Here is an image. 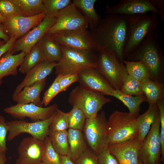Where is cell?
Instances as JSON below:
<instances>
[{"label":"cell","mask_w":164,"mask_h":164,"mask_svg":"<svg viewBox=\"0 0 164 164\" xmlns=\"http://www.w3.org/2000/svg\"><path fill=\"white\" fill-rule=\"evenodd\" d=\"M43 141L32 136L23 138L17 148L15 164H39L42 162Z\"/></svg>","instance_id":"cell-16"},{"label":"cell","mask_w":164,"mask_h":164,"mask_svg":"<svg viewBox=\"0 0 164 164\" xmlns=\"http://www.w3.org/2000/svg\"><path fill=\"white\" fill-rule=\"evenodd\" d=\"M39 42L45 61L57 62L60 60L62 56L61 46L51 35L46 34Z\"/></svg>","instance_id":"cell-26"},{"label":"cell","mask_w":164,"mask_h":164,"mask_svg":"<svg viewBox=\"0 0 164 164\" xmlns=\"http://www.w3.org/2000/svg\"><path fill=\"white\" fill-rule=\"evenodd\" d=\"M80 85L90 90L112 96L114 89L96 68L83 69L77 74Z\"/></svg>","instance_id":"cell-17"},{"label":"cell","mask_w":164,"mask_h":164,"mask_svg":"<svg viewBox=\"0 0 164 164\" xmlns=\"http://www.w3.org/2000/svg\"><path fill=\"white\" fill-rule=\"evenodd\" d=\"M56 15H46L43 20L36 27L16 40L11 51L28 53L33 46L46 34L54 24Z\"/></svg>","instance_id":"cell-13"},{"label":"cell","mask_w":164,"mask_h":164,"mask_svg":"<svg viewBox=\"0 0 164 164\" xmlns=\"http://www.w3.org/2000/svg\"><path fill=\"white\" fill-rule=\"evenodd\" d=\"M159 112L140 148L138 160L143 164H161V144Z\"/></svg>","instance_id":"cell-9"},{"label":"cell","mask_w":164,"mask_h":164,"mask_svg":"<svg viewBox=\"0 0 164 164\" xmlns=\"http://www.w3.org/2000/svg\"><path fill=\"white\" fill-rule=\"evenodd\" d=\"M7 160L6 153L0 152V164H5Z\"/></svg>","instance_id":"cell-49"},{"label":"cell","mask_w":164,"mask_h":164,"mask_svg":"<svg viewBox=\"0 0 164 164\" xmlns=\"http://www.w3.org/2000/svg\"><path fill=\"white\" fill-rule=\"evenodd\" d=\"M61 46L88 52L96 51L87 29L62 32L51 35Z\"/></svg>","instance_id":"cell-12"},{"label":"cell","mask_w":164,"mask_h":164,"mask_svg":"<svg viewBox=\"0 0 164 164\" xmlns=\"http://www.w3.org/2000/svg\"><path fill=\"white\" fill-rule=\"evenodd\" d=\"M39 164H46L45 163H44L43 162H41L40 163H39Z\"/></svg>","instance_id":"cell-53"},{"label":"cell","mask_w":164,"mask_h":164,"mask_svg":"<svg viewBox=\"0 0 164 164\" xmlns=\"http://www.w3.org/2000/svg\"><path fill=\"white\" fill-rule=\"evenodd\" d=\"M142 142L137 137L119 144L108 145L110 152L119 164H138V153Z\"/></svg>","instance_id":"cell-19"},{"label":"cell","mask_w":164,"mask_h":164,"mask_svg":"<svg viewBox=\"0 0 164 164\" xmlns=\"http://www.w3.org/2000/svg\"><path fill=\"white\" fill-rule=\"evenodd\" d=\"M46 78L35 83L33 85L24 87L13 100L18 104L32 103L42 107L40 94L45 85Z\"/></svg>","instance_id":"cell-21"},{"label":"cell","mask_w":164,"mask_h":164,"mask_svg":"<svg viewBox=\"0 0 164 164\" xmlns=\"http://www.w3.org/2000/svg\"><path fill=\"white\" fill-rule=\"evenodd\" d=\"M11 51L5 53L0 58V80L9 75H15L17 68L22 63L26 54L23 52L13 54Z\"/></svg>","instance_id":"cell-22"},{"label":"cell","mask_w":164,"mask_h":164,"mask_svg":"<svg viewBox=\"0 0 164 164\" xmlns=\"http://www.w3.org/2000/svg\"><path fill=\"white\" fill-rule=\"evenodd\" d=\"M102 93L86 89L80 85L70 92L69 103L73 107L80 109L87 118L96 117L97 113L105 104L112 101Z\"/></svg>","instance_id":"cell-6"},{"label":"cell","mask_w":164,"mask_h":164,"mask_svg":"<svg viewBox=\"0 0 164 164\" xmlns=\"http://www.w3.org/2000/svg\"><path fill=\"white\" fill-rule=\"evenodd\" d=\"M156 15L146 13L128 15V34L124 60L156 29L158 24Z\"/></svg>","instance_id":"cell-3"},{"label":"cell","mask_w":164,"mask_h":164,"mask_svg":"<svg viewBox=\"0 0 164 164\" xmlns=\"http://www.w3.org/2000/svg\"><path fill=\"white\" fill-rule=\"evenodd\" d=\"M67 133L70 149L69 157L74 162L84 152L88 145L82 131L68 128Z\"/></svg>","instance_id":"cell-23"},{"label":"cell","mask_w":164,"mask_h":164,"mask_svg":"<svg viewBox=\"0 0 164 164\" xmlns=\"http://www.w3.org/2000/svg\"><path fill=\"white\" fill-rule=\"evenodd\" d=\"M5 19L4 18L0 15V22H1L2 23H4L5 20Z\"/></svg>","instance_id":"cell-50"},{"label":"cell","mask_w":164,"mask_h":164,"mask_svg":"<svg viewBox=\"0 0 164 164\" xmlns=\"http://www.w3.org/2000/svg\"><path fill=\"white\" fill-rule=\"evenodd\" d=\"M8 128L5 118L0 114V152L6 153L8 148L6 146L7 135Z\"/></svg>","instance_id":"cell-42"},{"label":"cell","mask_w":164,"mask_h":164,"mask_svg":"<svg viewBox=\"0 0 164 164\" xmlns=\"http://www.w3.org/2000/svg\"><path fill=\"white\" fill-rule=\"evenodd\" d=\"M150 2L153 6L159 12L161 19L164 20V0H151Z\"/></svg>","instance_id":"cell-46"},{"label":"cell","mask_w":164,"mask_h":164,"mask_svg":"<svg viewBox=\"0 0 164 164\" xmlns=\"http://www.w3.org/2000/svg\"><path fill=\"white\" fill-rule=\"evenodd\" d=\"M106 11L108 14L126 15L146 14L148 12L157 15L159 13L150 0H121L114 5L107 6Z\"/></svg>","instance_id":"cell-15"},{"label":"cell","mask_w":164,"mask_h":164,"mask_svg":"<svg viewBox=\"0 0 164 164\" xmlns=\"http://www.w3.org/2000/svg\"><path fill=\"white\" fill-rule=\"evenodd\" d=\"M69 127V114L58 108L49 127V132L67 130Z\"/></svg>","instance_id":"cell-33"},{"label":"cell","mask_w":164,"mask_h":164,"mask_svg":"<svg viewBox=\"0 0 164 164\" xmlns=\"http://www.w3.org/2000/svg\"><path fill=\"white\" fill-rule=\"evenodd\" d=\"M61 75H58L53 83L44 93L42 104L47 106L53 99L59 93V81Z\"/></svg>","instance_id":"cell-39"},{"label":"cell","mask_w":164,"mask_h":164,"mask_svg":"<svg viewBox=\"0 0 164 164\" xmlns=\"http://www.w3.org/2000/svg\"><path fill=\"white\" fill-rule=\"evenodd\" d=\"M164 164V163H162V164Z\"/></svg>","instance_id":"cell-55"},{"label":"cell","mask_w":164,"mask_h":164,"mask_svg":"<svg viewBox=\"0 0 164 164\" xmlns=\"http://www.w3.org/2000/svg\"><path fill=\"white\" fill-rule=\"evenodd\" d=\"M62 56L55 67L57 75L77 74L88 68H96L97 55L88 52L61 46Z\"/></svg>","instance_id":"cell-5"},{"label":"cell","mask_w":164,"mask_h":164,"mask_svg":"<svg viewBox=\"0 0 164 164\" xmlns=\"http://www.w3.org/2000/svg\"><path fill=\"white\" fill-rule=\"evenodd\" d=\"M74 162L76 164H99L98 155L88 145Z\"/></svg>","instance_id":"cell-40"},{"label":"cell","mask_w":164,"mask_h":164,"mask_svg":"<svg viewBox=\"0 0 164 164\" xmlns=\"http://www.w3.org/2000/svg\"><path fill=\"white\" fill-rule=\"evenodd\" d=\"M136 118L128 112L114 111L108 120V145L137 138L138 130Z\"/></svg>","instance_id":"cell-4"},{"label":"cell","mask_w":164,"mask_h":164,"mask_svg":"<svg viewBox=\"0 0 164 164\" xmlns=\"http://www.w3.org/2000/svg\"><path fill=\"white\" fill-rule=\"evenodd\" d=\"M54 113L49 118L43 121L30 122L24 120H15L6 122L9 132L7 140L11 141L21 134L27 133L43 141L48 136L49 127Z\"/></svg>","instance_id":"cell-11"},{"label":"cell","mask_w":164,"mask_h":164,"mask_svg":"<svg viewBox=\"0 0 164 164\" xmlns=\"http://www.w3.org/2000/svg\"><path fill=\"white\" fill-rule=\"evenodd\" d=\"M58 109L56 104L43 108L32 103L18 104L5 108L4 111L16 118L27 117L33 121H43L50 117Z\"/></svg>","instance_id":"cell-14"},{"label":"cell","mask_w":164,"mask_h":164,"mask_svg":"<svg viewBox=\"0 0 164 164\" xmlns=\"http://www.w3.org/2000/svg\"><path fill=\"white\" fill-rule=\"evenodd\" d=\"M90 33L97 51L114 54L123 63L128 34V15L108 14L101 19Z\"/></svg>","instance_id":"cell-1"},{"label":"cell","mask_w":164,"mask_h":164,"mask_svg":"<svg viewBox=\"0 0 164 164\" xmlns=\"http://www.w3.org/2000/svg\"><path fill=\"white\" fill-rule=\"evenodd\" d=\"M56 21L48 30L47 34L51 35L62 32L86 30L88 22L73 2L59 11Z\"/></svg>","instance_id":"cell-10"},{"label":"cell","mask_w":164,"mask_h":164,"mask_svg":"<svg viewBox=\"0 0 164 164\" xmlns=\"http://www.w3.org/2000/svg\"><path fill=\"white\" fill-rule=\"evenodd\" d=\"M10 38V37L6 32L3 24L0 22V39H2L6 43Z\"/></svg>","instance_id":"cell-47"},{"label":"cell","mask_w":164,"mask_h":164,"mask_svg":"<svg viewBox=\"0 0 164 164\" xmlns=\"http://www.w3.org/2000/svg\"><path fill=\"white\" fill-rule=\"evenodd\" d=\"M159 112L160 120V134L161 144V160L164 159V99L159 100L156 103Z\"/></svg>","instance_id":"cell-41"},{"label":"cell","mask_w":164,"mask_h":164,"mask_svg":"<svg viewBox=\"0 0 164 164\" xmlns=\"http://www.w3.org/2000/svg\"><path fill=\"white\" fill-rule=\"evenodd\" d=\"M2 80H0V86L2 84Z\"/></svg>","instance_id":"cell-54"},{"label":"cell","mask_w":164,"mask_h":164,"mask_svg":"<svg viewBox=\"0 0 164 164\" xmlns=\"http://www.w3.org/2000/svg\"><path fill=\"white\" fill-rule=\"evenodd\" d=\"M138 164H143L140 161H138Z\"/></svg>","instance_id":"cell-52"},{"label":"cell","mask_w":164,"mask_h":164,"mask_svg":"<svg viewBox=\"0 0 164 164\" xmlns=\"http://www.w3.org/2000/svg\"><path fill=\"white\" fill-rule=\"evenodd\" d=\"M0 15L7 19L20 15V12L12 0H0Z\"/></svg>","instance_id":"cell-38"},{"label":"cell","mask_w":164,"mask_h":164,"mask_svg":"<svg viewBox=\"0 0 164 164\" xmlns=\"http://www.w3.org/2000/svg\"><path fill=\"white\" fill-rule=\"evenodd\" d=\"M46 15H56L72 2L70 0H43Z\"/></svg>","instance_id":"cell-37"},{"label":"cell","mask_w":164,"mask_h":164,"mask_svg":"<svg viewBox=\"0 0 164 164\" xmlns=\"http://www.w3.org/2000/svg\"><path fill=\"white\" fill-rule=\"evenodd\" d=\"M68 128L82 131L87 118L80 109L73 107L68 112Z\"/></svg>","instance_id":"cell-36"},{"label":"cell","mask_w":164,"mask_h":164,"mask_svg":"<svg viewBox=\"0 0 164 164\" xmlns=\"http://www.w3.org/2000/svg\"><path fill=\"white\" fill-rule=\"evenodd\" d=\"M45 60L39 40L24 56L19 66V71L22 73H26L37 64Z\"/></svg>","instance_id":"cell-29"},{"label":"cell","mask_w":164,"mask_h":164,"mask_svg":"<svg viewBox=\"0 0 164 164\" xmlns=\"http://www.w3.org/2000/svg\"><path fill=\"white\" fill-rule=\"evenodd\" d=\"M5 42L3 40H0V46L4 44Z\"/></svg>","instance_id":"cell-51"},{"label":"cell","mask_w":164,"mask_h":164,"mask_svg":"<svg viewBox=\"0 0 164 164\" xmlns=\"http://www.w3.org/2000/svg\"><path fill=\"white\" fill-rule=\"evenodd\" d=\"M48 136L53 148L60 155L69 157L70 149L67 130L49 132Z\"/></svg>","instance_id":"cell-31"},{"label":"cell","mask_w":164,"mask_h":164,"mask_svg":"<svg viewBox=\"0 0 164 164\" xmlns=\"http://www.w3.org/2000/svg\"><path fill=\"white\" fill-rule=\"evenodd\" d=\"M45 16V12L30 17L19 15L5 19L2 24L10 38L17 40L37 26Z\"/></svg>","instance_id":"cell-18"},{"label":"cell","mask_w":164,"mask_h":164,"mask_svg":"<svg viewBox=\"0 0 164 164\" xmlns=\"http://www.w3.org/2000/svg\"><path fill=\"white\" fill-rule=\"evenodd\" d=\"M98 157L99 164H119L116 158L110 152L108 147L98 155Z\"/></svg>","instance_id":"cell-44"},{"label":"cell","mask_w":164,"mask_h":164,"mask_svg":"<svg viewBox=\"0 0 164 164\" xmlns=\"http://www.w3.org/2000/svg\"><path fill=\"white\" fill-rule=\"evenodd\" d=\"M42 162L46 164H61L60 155L53 148L48 136L43 141Z\"/></svg>","instance_id":"cell-34"},{"label":"cell","mask_w":164,"mask_h":164,"mask_svg":"<svg viewBox=\"0 0 164 164\" xmlns=\"http://www.w3.org/2000/svg\"><path fill=\"white\" fill-rule=\"evenodd\" d=\"M57 62L44 61L39 63L26 73L23 80L16 87L13 97L25 87L33 85L36 82L46 79L55 67Z\"/></svg>","instance_id":"cell-20"},{"label":"cell","mask_w":164,"mask_h":164,"mask_svg":"<svg viewBox=\"0 0 164 164\" xmlns=\"http://www.w3.org/2000/svg\"><path fill=\"white\" fill-rule=\"evenodd\" d=\"M123 63L128 75L140 82L142 83L150 79L149 72L142 62L124 60Z\"/></svg>","instance_id":"cell-32"},{"label":"cell","mask_w":164,"mask_h":164,"mask_svg":"<svg viewBox=\"0 0 164 164\" xmlns=\"http://www.w3.org/2000/svg\"><path fill=\"white\" fill-rule=\"evenodd\" d=\"M97 52L96 69L114 90L120 91L128 75L124 64L114 54Z\"/></svg>","instance_id":"cell-7"},{"label":"cell","mask_w":164,"mask_h":164,"mask_svg":"<svg viewBox=\"0 0 164 164\" xmlns=\"http://www.w3.org/2000/svg\"><path fill=\"white\" fill-rule=\"evenodd\" d=\"M111 96L122 102L128 108L130 114L135 118L139 116L140 105L147 101L144 94L133 96L124 94L118 90H114Z\"/></svg>","instance_id":"cell-27"},{"label":"cell","mask_w":164,"mask_h":164,"mask_svg":"<svg viewBox=\"0 0 164 164\" xmlns=\"http://www.w3.org/2000/svg\"><path fill=\"white\" fill-rule=\"evenodd\" d=\"M60 159L61 164H76L68 156L60 155Z\"/></svg>","instance_id":"cell-48"},{"label":"cell","mask_w":164,"mask_h":164,"mask_svg":"<svg viewBox=\"0 0 164 164\" xmlns=\"http://www.w3.org/2000/svg\"><path fill=\"white\" fill-rule=\"evenodd\" d=\"M159 112L157 104L149 105L146 111L136 118L138 130L137 138L142 142L151 127L154 119Z\"/></svg>","instance_id":"cell-24"},{"label":"cell","mask_w":164,"mask_h":164,"mask_svg":"<svg viewBox=\"0 0 164 164\" xmlns=\"http://www.w3.org/2000/svg\"><path fill=\"white\" fill-rule=\"evenodd\" d=\"M18 7L20 15L32 17L44 12L43 0H12Z\"/></svg>","instance_id":"cell-30"},{"label":"cell","mask_w":164,"mask_h":164,"mask_svg":"<svg viewBox=\"0 0 164 164\" xmlns=\"http://www.w3.org/2000/svg\"><path fill=\"white\" fill-rule=\"evenodd\" d=\"M96 0H73L72 1L77 9L87 21L91 30L98 25L101 18L94 8Z\"/></svg>","instance_id":"cell-25"},{"label":"cell","mask_w":164,"mask_h":164,"mask_svg":"<svg viewBox=\"0 0 164 164\" xmlns=\"http://www.w3.org/2000/svg\"><path fill=\"white\" fill-rule=\"evenodd\" d=\"M156 29L124 60L140 61L148 69L150 79L160 81L164 68L163 48Z\"/></svg>","instance_id":"cell-2"},{"label":"cell","mask_w":164,"mask_h":164,"mask_svg":"<svg viewBox=\"0 0 164 164\" xmlns=\"http://www.w3.org/2000/svg\"><path fill=\"white\" fill-rule=\"evenodd\" d=\"M88 146L97 155L108 146V120L103 111L93 118H86L83 130Z\"/></svg>","instance_id":"cell-8"},{"label":"cell","mask_w":164,"mask_h":164,"mask_svg":"<svg viewBox=\"0 0 164 164\" xmlns=\"http://www.w3.org/2000/svg\"><path fill=\"white\" fill-rule=\"evenodd\" d=\"M78 81L77 74L61 75L59 81V93L65 91L70 85Z\"/></svg>","instance_id":"cell-43"},{"label":"cell","mask_w":164,"mask_h":164,"mask_svg":"<svg viewBox=\"0 0 164 164\" xmlns=\"http://www.w3.org/2000/svg\"><path fill=\"white\" fill-rule=\"evenodd\" d=\"M142 90L149 105L156 104L159 99L164 98V85L160 81L150 79L142 83Z\"/></svg>","instance_id":"cell-28"},{"label":"cell","mask_w":164,"mask_h":164,"mask_svg":"<svg viewBox=\"0 0 164 164\" xmlns=\"http://www.w3.org/2000/svg\"><path fill=\"white\" fill-rule=\"evenodd\" d=\"M125 94L137 96L144 94L142 83L128 75L120 91Z\"/></svg>","instance_id":"cell-35"},{"label":"cell","mask_w":164,"mask_h":164,"mask_svg":"<svg viewBox=\"0 0 164 164\" xmlns=\"http://www.w3.org/2000/svg\"><path fill=\"white\" fill-rule=\"evenodd\" d=\"M16 40L15 37H11L7 42L0 46V58L5 53L11 50Z\"/></svg>","instance_id":"cell-45"}]
</instances>
